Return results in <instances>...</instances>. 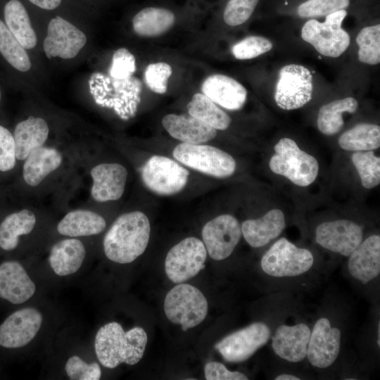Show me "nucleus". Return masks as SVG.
Masks as SVG:
<instances>
[{"label": "nucleus", "mask_w": 380, "mask_h": 380, "mask_svg": "<svg viewBox=\"0 0 380 380\" xmlns=\"http://www.w3.org/2000/svg\"><path fill=\"white\" fill-rule=\"evenodd\" d=\"M150 232V222L144 213L133 211L122 214L104 236L105 255L115 262L130 263L145 251Z\"/></svg>", "instance_id": "1"}, {"label": "nucleus", "mask_w": 380, "mask_h": 380, "mask_svg": "<svg viewBox=\"0 0 380 380\" xmlns=\"http://www.w3.org/2000/svg\"><path fill=\"white\" fill-rule=\"evenodd\" d=\"M147 341L142 327H135L125 331L119 323L111 322L98 330L95 353L100 363L108 368H115L121 363L134 365L142 358Z\"/></svg>", "instance_id": "2"}, {"label": "nucleus", "mask_w": 380, "mask_h": 380, "mask_svg": "<svg viewBox=\"0 0 380 380\" xmlns=\"http://www.w3.org/2000/svg\"><path fill=\"white\" fill-rule=\"evenodd\" d=\"M269 166L274 173L300 186L313 183L319 172L317 159L301 150L289 138H282L275 144L274 154L270 160Z\"/></svg>", "instance_id": "3"}, {"label": "nucleus", "mask_w": 380, "mask_h": 380, "mask_svg": "<svg viewBox=\"0 0 380 380\" xmlns=\"http://www.w3.org/2000/svg\"><path fill=\"white\" fill-rule=\"evenodd\" d=\"M208 310V301L203 293L189 284L179 283L174 286L167 292L164 301L167 319L180 324L184 331L201 323Z\"/></svg>", "instance_id": "4"}, {"label": "nucleus", "mask_w": 380, "mask_h": 380, "mask_svg": "<svg viewBox=\"0 0 380 380\" xmlns=\"http://www.w3.org/2000/svg\"><path fill=\"white\" fill-rule=\"evenodd\" d=\"M347 15L345 9L326 15L325 21L315 19L308 20L303 26L301 37L310 44L320 54L337 58L348 49L350 38L341 27Z\"/></svg>", "instance_id": "5"}, {"label": "nucleus", "mask_w": 380, "mask_h": 380, "mask_svg": "<svg viewBox=\"0 0 380 380\" xmlns=\"http://www.w3.org/2000/svg\"><path fill=\"white\" fill-rule=\"evenodd\" d=\"M310 251L300 248L286 238L277 240L262 255V271L274 277H292L308 272L314 264Z\"/></svg>", "instance_id": "6"}, {"label": "nucleus", "mask_w": 380, "mask_h": 380, "mask_svg": "<svg viewBox=\"0 0 380 380\" xmlns=\"http://www.w3.org/2000/svg\"><path fill=\"white\" fill-rule=\"evenodd\" d=\"M172 154L184 165L215 177H227L236 170L234 158L215 146L182 143L174 148Z\"/></svg>", "instance_id": "7"}, {"label": "nucleus", "mask_w": 380, "mask_h": 380, "mask_svg": "<svg viewBox=\"0 0 380 380\" xmlns=\"http://www.w3.org/2000/svg\"><path fill=\"white\" fill-rule=\"evenodd\" d=\"M312 89V76L307 68L286 65L279 71L274 100L281 109H298L311 100Z\"/></svg>", "instance_id": "8"}, {"label": "nucleus", "mask_w": 380, "mask_h": 380, "mask_svg": "<svg viewBox=\"0 0 380 380\" xmlns=\"http://www.w3.org/2000/svg\"><path fill=\"white\" fill-rule=\"evenodd\" d=\"M207 251L203 241L188 237L175 245L165 261V273L174 283L179 284L196 276L204 267Z\"/></svg>", "instance_id": "9"}, {"label": "nucleus", "mask_w": 380, "mask_h": 380, "mask_svg": "<svg viewBox=\"0 0 380 380\" xmlns=\"http://www.w3.org/2000/svg\"><path fill=\"white\" fill-rule=\"evenodd\" d=\"M189 171L172 159L153 156L144 165L141 178L145 186L158 195L169 196L186 186Z\"/></svg>", "instance_id": "10"}, {"label": "nucleus", "mask_w": 380, "mask_h": 380, "mask_svg": "<svg viewBox=\"0 0 380 380\" xmlns=\"http://www.w3.org/2000/svg\"><path fill=\"white\" fill-rule=\"evenodd\" d=\"M270 336L271 331L266 324L254 322L225 336L215 345V348L226 361L242 362L265 345Z\"/></svg>", "instance_id": "11"}, {"label": "nucleus", "mask_w": 380, "mask_h": 380, "mask_svg": "<svg viewBox=\"0 0 380 380\" xmlns=\"http://www.w3.org/2000/svg\"><path fill=\"white\" fill-rule=\"evenodd\" d=\"M87 43L85 34L64 18L56 15L47 26L43 49L47 58L70 59L75 57Z\"/></svg>", "instance_id": "12"}, {"label": "nucleus", "mask_w": 380, "mask_h": 380, "mask_svg": "<svg viewBox=\"0 0 380 380\" xmlns=\"http://www.w3.org/2000/svg\"><path fill=\"white\" fill-rule=\"evenodd\" d=\"M241 227L234 216L219 215L208 222L202 229V237L210 258L222 260L228 258L239 243Z\"/></svg>", "instance_id": "13"}, {"label": "nucleus", "mask_w": 380, "mask_h": 380, "mask_svg": "<svg viewBox=\"0 0 380 380\" xmlns=\"http://www.w3.org/2000/svg\"><path fill=\"white\" fill-rule=\"evenodd\" d=\"M362 227L346 219L321 223L315 230L316 242L331 252L348 257L362 241Z\"/></svg>", "instance_id": "14"}, {"label": "nucleus", "mask_w": 380, "mask_h": 380, "mask_svg": "<svg viewBox=\"0 0 380 380\" xmlns=\"http://www.w3.org/2000/svg\"><path fill=\"white\" fill-rule=\"evenodd\" d=\"M341 331L327 317L315 323L308 342L307 357L312 366L319 369L330 367L336 360L341 349Z\"/></svg>", "instance_id": "15"}, {"label": "nucleus", "mask_w": 380, "mask_h": 380, "mask_svg": "<svg viewBox=\"0 0 380 380\" xmlns=\"http://www.w3.org/2000/svg\"><path fill=\"white\" fill-rule=\"evenodd\" d=\"M42 320L41 312L33 308L14 312L0 325V346L18 348L27 345L37 335Z\"/></svg>", "instance_id": "16"}, {"label": "nucleus", "mask_w": 380, "mask_h": 380, "mask_svg": "<svg viewBox=\"0 0 380 380\" xmlns=\"http://www.w3.org/2000/svg\"><path fill=\"white\" fill-rule=\"evenodd\" d=\"M311 330L305 323L281 324L272 336V348L280 358L289 362H299L307 356Z\"/></svg>", "instance_id": "17"}, {"label": "nucleus", "mask_w": 380, "mask_h": 380, "mask_svg": "<svg viewBox=\"0 0 380 380\" xmlns=\"http://www.w3.org/2000/svg\"><path fill=\"white\" fill-rule=\"evenodd\" d=\"M91 196L99 202L118 200L123 194L127 170L118 163H101L91 170Z\"/></svg>", "instance_id": "18"}, {"label": "nucleus", "mask_w": 380, "mask_h": 380, "mask_svg": "<svg viewBox=\"0 0 380 380\" xmlns=\"http://www.w3.org/2000/svg\"><path fill=\"white\" fill-rule=\"evenodd\" d=\"M35 284L23 266L9 260L0 265V298L13 304H21L32 297Z\"/></svg>", "instance_id": "19"}, {"label": "nucleus", "mask_w": 380, "mask_h": 380, "mask_svg": "<svg viewBox=\"0 0 380 380\" xmlns=\"http://www.w3.org/2000/svg\"><path fill=\"white\" fill-rule=\"evenodd\" d=\"M348 257V272L355 279L363 284L374 280L380 273L379 235L362 241Z\"/></svg>", "instance_id": "20"}, {"label": "nucleus", "mask_w": 380, "mask_h": 380, "mask_svg": "<svg viewBox=\"0 0 380 380\" xmlns=\"http://www.w3.org/2000/svg\"><path fill=\"white\" fill-rule=\"evenodd\" d=\"M203 94L228 110H239L244 105L247 91L236 80L221 74L208 77L201 87Z\"/></svg>", "instance_id": "21"}, {"label": "nucleus", "mask_w": 380, "mask_h": 380, "mask_svg": "<svg viewBox=\"0 0 380 380\" xmlns=\"http://www.w3.org/2000/svg\"><path fill=\"white\" fill-rule=\"evenodd\" d=\"M162 124L170 136L183 143L199 144L217 135L215 129L190 114H167Z\"/></svg>", "instance_id": "22"}, {"label": "nucleus", "mask_w": 380, "mask_h": 380, "mask_svg": "<svg viewBox=\"0 0 380 380\" xmlns=\"http://www.w3.org/2000/svg\"><path fill=\"white\" fill-rule=\"evenodd\" d=\"M285 227L284 213L279 209H272L260 218L244 221L241 232L251 246L260 248L278 237Z\"/></svg>", "instance_id": "23"}, {"label": "nucleus", "mask_w": 380, "mask_h": 380, "mask_svg": "<svg viewBox=\"0 0 380 380\" xmlns=\"http://www.w3.org/2000/svg\"><path fill=\"white\" fill-rule=\"evenodd\" d=\"M49 132L46 122L41 118L30 116L18 123L13 135L16 159L25 160L33 150L42 146Z\"/></svg>", "instance_id": "24"}, {"label": "nucleus", "mask_w": 380, "mask_h": 380, "mask_svg": "<svg viewBox=\"0 0 380 380\" xmlns=\"http://www.w3.org/2000/svg\"><path fill=\"white\" fill-rule=\"evenodd\" d=\"M86 255L82 242L77 239H66L55 243L50 251L49 262L53 272L59 276L76 272Z\"/></svg>", "instance_id": "25"}, {"label": "nucleus", "mask_w": 380, "mask_h": 380, "mask_svg": "<svg viewBox=\"0 0 380 380\" xmlns=\"http://www.w3.org/2000/svg\"><path fill=\"white\" fill-rule=\"evenodd\" d=\"M62 163L61 153L43 146L33 150L25 158L23 176L27 184L36 186Z\"/></svg>", "instance_id": "26"}, {"label": "nucleus", "mask_w": 380, "mask_h": 380, "mask_svg": "<svg viewBox=\"0 0 380 380\" xmlns=\"http://www.w3.org/2000/svg\"><path fill=\"white\" fill-rule=\"evenodd\" d=\"M5 24L25 49H33L37 38L29 13L20 0H9L4 8Z\"/></svg>", "instance_id": "27"}, {"label": "nucleus", "mask_w": 380, "mask_h": 380, "mask_svg": "<svg viewBox=\"0 0 380 380\" xmlns=\"http://www.w3.org/2000/svg\"><path fill=\"white\" fill-rule=\"evenodd\" d=\"M175 13L170 9L148 6L139 10L132 23L134 32L141 36L153 37L170 30L175 24Z\"/></svg>", "instance_id": "28"}, {"label": "nucleus", "mask_w": 380, "mask_h": 380, "mask_svg": "<svg viewBox=\"0 0 380 380\" xmlns=\"http://www.w3.org/2000/svg\"><path fill=\"white\" fill-rule=\"evenodd\" d=\"M106 227L104 218L87 210L68 213L58 224V232L64 236H87L102 232Z\"/></svg>", "instance_id": "29"}, {"label": "nucleus", "mask_w": 380, "mask_h": 380, "mask_svg": "<svg viewBox=\"0 0 380 380\" xmlns=\"http://www.w3.org/2000/svg\"><path fill=\"white\" fill-rule=\"evenodd\" d=\"M36 224L34 214L27 209L8 215L0 224V248L4 251L15 249L19 236L30 234Z\"/></svg>", "instance_id": "30"}, {"label": "nucleus", "mask_w": 380, "mask_h": 380, "mask_svg": "<svg viewBox=\"0 0 380 380\" xmlns=\"http://www.w3.org/2000/svg\"><path fill=\"white\" fill-rule=\"evenodd\" d=\"M358 107V103L353 97L333 101L323 105L319 110L317 127L326 135H334L339 132L343 125V114L353 113Z\"/></svg>", "instance_id": "31"}, {"label": "nucleus", "mask_w": 380, "mask_h": 380, "mask_svg": "<svg viewBox=\"0 0 380 380\" xmlns=\"http://www.w3.org/2000/svg\"><path fill=\"white\" fill-rule=\"evenodd\" d=\"M338 144L346 151L355 152L377 149L380 146V127L374 124H358L340 136Z\"/></svg>", "instance_id": "32"}, {"label": "nucleus", "mask_w": 380, "mask_h": 380, "mask_svg": "<svg viewBox=\"0 0 380 380\" xmlns=\"http://www.w3.org/2000/svg\"><path fill=\"white\" fill-rule=\"evenodd\" d=\"M189 114L215 129L224 130L231 118L215 102L203 94H195L187 105Z\"/></svg>", "instance_id": "33"}, {"label": "nucleus", "mask_w": 380, "mask_h": 380, "mask_svg": "<svg viewBox=\"0 0 380 380\" xmlns=\"http://www.w3.org/2000/svg\"><path fill=\"white\" fill-rule=\"evenodd\" d=\"M0 53L16 70L27 72L31 68V61L25 49L1 20H0Z\"/></svg>", "instance_id": "34"}, {"label": "nucleus", "mask_w": 380, "mask_h": 380, "mask_svg": "<svg viewBox=\"0 0 380 380\" xmlns=\"http://www.w3.org/2000/svg\"><path fill=\"white\" fill-rule=\"evenodd\" d=\"M352 161L365 188L372 189L379 184L380 158L372 151H355Z\"/></svg>", "instance_id": "35"}, {"label": "nucleus", "mask_w": 380, "mask_h": 380, "mask_svg": "<svg viewBox=\"0 0 380 380\" xmlns=\"http://www.w3.org/2000/svg\"><path fill=\"white\" fill-rule=\"evenodd\" d=\"M359 46L358 59L363 63L376 65L380 62V25L362 29L356 37Z\"/></svg>", "instance_id": "36"}, {"label": "nucleus", "mask_w": 380, "mask_h": 380, "mask_svg": "<svg viewBox=\"0 0 380 380\" xmlns=\"http://www.w3.org/2000/svg\"><path fill=\"white\" fill-rule=\"evenodd\" d=\"M272 48L268 39L260 36H249L235 44L232 48L234 56L239 60H246L262 55Z\"/></svg>", "instance_id": "37"}, {"label": "nucleus", "mask_w": 380, "mask_h": 380, "mask_svg": "<svg viewBox=\"0 0 380 380\" xmlns=\"http://www.w3.org/2000/svg\"><path fill=\"white\" fill-rule=\"evenodd\" d=\"M350 0H308L298 8V14L301 18L326 16L339 10L346 8Z\"/></svg>", "instance_id": "38"}, {"label": "nucleus", "mask_w": 380, "mask_h": 380, "mask_svg": "<svg viewBox=\"0 0 380 380\" xmlns=\"http://www.w3.org/2000/svg\"><path fill=\"white\" fill-rule=\"evenodd\" d=\"M259 0H229L224 8L223 20L230 26L247 21L253 13Z\"/></svg>", "instance_id": "39"}, {"label": "nucleus", "mask_w": 380, "mask_h": 380, "mask_svg": "<svg viewBox=\"0 0 380 380\" xmlns=\"http://www.w3.org/2000/svg\"><path fill=\"white\" fill-rule=\"evenodd\" d=\"M172 72L171 66L164 62L149 64L144 72V80L148 87L158 94L167 91V81Z\"/></svg>", "instance_id": "40"}, {"label": "nucleus", "mask_w": 380, "mask_h": 380, "mask_svg": "<svg viewBox=\"0 0 380 380\" xmlns=\"http://www.w3.org/2000/svg\"><path fill=\"white\" fill-rule=\"evenodd\" d=\"M68 377L72 380H99L101 375L98 363H87L79 356L70 357L65 366Z\"/></svg>", "instance_id": "41"}, {"label": "nucleus", "mask_w": 380, "mask_h": 380, "mask_svg": "<svg viewBox=\"0 0 380 380\" xmlns=\"http://www.w3.org/2000/svg\"><path fill=\"white\" fill-rule=\"evenodd\" d=\"M136 70L135 58L125 48H120L114 53L110 68V75L118 80L126 79Z\"/></svg>", "instance_id": "42"}, {"label": "nucleus", "mask_w": 380, "mask_h": 380, "mask_svg": "<svg viewBox=\"0 0 380 380\" xmlns=\"http://www.w3.org/2000/svg\"><path fill=\"white\" fill-rule=\"evenodd\" d=\"M16 163L15 141L13 134L0 125V171L12 170Z\"/></svg>", "instance_id": "43"}, {"label": "nucleus", "mask_w": 380, "mask_h": 380, "mask_svg": "<svg viewBox=\"0 0 380 380\" xmlns=\"http://www.w3.org/2000/svg\"><path fill=\"white\" fill-rule=\"evenodd\" d=\"M205 377L207 380H247L243 373L230 371L222 363L210 362L205 366Z\"/></svg>", "instance_id": "44"}, {"label": "nucleus", "mask_w": 380, "mask_h": 380, "mask_svg": "<svg viewBox=\"0 0 380 380\" xmlns=\"http://www.w3.org/2000/svg\"><path fill=\"white\" fill-rule=\"evenodd\" d=\"M37 7L46 11H52L58 8L62 4L63 0H27Z\"/></svg>", "instance_id": "45"}, {"label": "nucleus", "mask_w": 380, "mask_h": 380, "mask_svg": "<svg viewBox=\"0 0 380 380\" xmlns=\"http://www.w3.org/2000/svg\"><path fill=\"white\" fill-rule=\"evenodd\" d=\"M275 380H300V379L295 375L289 374H281L274 378Z\"/></svg>", "instance_id": "46"}, {"label": "nucleus", "mask_w": 380, "mask_h": 380, "mask_svg": "<svg viewBox=\"0 0 380 380\" xmlns=\"http://www.w3.org/2000/svg\"><path fill=\"white\" fill-rule=\"evenodd\" d=\"M1 90H0V101H1Z\"/></svg>", "instance_id": "47"}]
</instances>
